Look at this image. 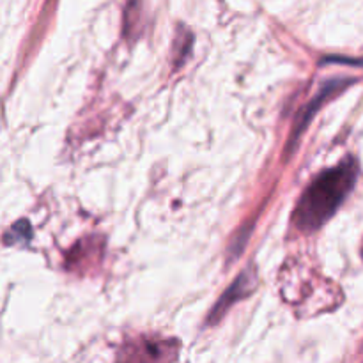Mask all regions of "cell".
<instances>
[{
	"label": "cell",
	"instance_id": "1",
	"mask_svg": "<svg viewBox=\"0 0 363 363\" xmlns=\"http://www.w3.org/2000/svg\"><path fill=\"white\" fill-rule=\"evenodd\" d=\"M357 177L358 163L354 158L344 160L333 169L319 174L303 191L294 209V225L305 233H312L325 225L351 194Z\"/></svg>",
	"mask_w": 363,
	"mask_h": 363
},
{
	"label": "cell",
	"instance_id": "2",
	"mask_svg": "<svg viewBox=\"0 0 363 363\" xmlns=\"http://www.w3.org/2000/svg\"><path fill=\"white\" fill-rule=\"evenodd\" d=\"M179 344L174 339L138 337L121 347L117 363H176Z\"/></svg>",
	"mask_w": 363,
	"mask_h": 363
},
{
	"label": "cell",
	"instance_id": "3",
	"mask_svg": "<svg viewBox=\"0 0 363 363\" xmlns=\"http://www.w3.org/2000/svg\"><path fill=\"white\" fill-rule=\"evenodd\" d=\"M353 82L354 80H350V78H333V80L326 82V84L319 89L318 94H315L314 98L308 101V105L305 106V108L300 112V116H298L296 123H294V128H293V135H291V138H289V147H293V145L296 144V140L300 138V135L303 133L305 128L308 126V123H311L312 117L315 116V112H318V110L325 105L326 99H330L332 96H335L337 92H340L342 89H346L347 85L353 84Z\"/></svg>",
	"mask_w": 363,
	"mask_h": 363
},
{
	"label": "cell",
	"instance_id": "4",
	"mask_svg": "<svg viewBox=\"0 0 363 363\" xmlns=\"http://www.w3.org/2000/svg\"><path fill=\"white\" fill-rule=\"evenodd\" d=\"M252 279H250V272H245L240 279H236V282L229 287L225 294L222 296V300L216 303V307L213 308V319H218L220 315L225 314L227 308L234 303L236 300H241L243 296H247L248 291L252 287Z\"/></svg>",
	"mask_w": 363,
	"mask_h": 363
},
{
	"label": "cell",
	"instance_id": "5",
	"mask_svg": "<svg viewBox=\"0 0 363 363\" xmlns=\"http://www.w3.org/2000/svg\"><path fill=\"white\" fill-rule=\"evenodd\" d=\"M30 240V227H28L27 222H20L16 225L11 227L9 233L4 236V241L7 245H14V243H23V241Z\"/></svg>",
	"mask_w": 363,
	"mask_h": 363
},
{
	"label": "cell",
	"instance_id": "6",
	"mask_svg": "<svg viewBox=\"0 0 363 363\" xmlns=\"http://www.w3.org/2000/svg\"><path fill=\"white\" fill-rule=\"evenodd\" d=\"M325 62H335V64H347V66H362L363 67V57L362 59H347V57H328Z\"/></svg>",
	"mask_w": 363,
	"mask_h": 363
},
{
	"label": "cell",
	"instance_id": "7",
	"mask_svg": "<svg viewBox=\"0 0 363 363\" xmlns=\"http://www.w3.org/2000/svg\"><path fill=\"white\" fill-rule=\"evenodd\" d=\"M362 255H363V248H362Z\"/></svg>",
	"mask_w": 363,
	"mask_h": 363
}]
</instances>
